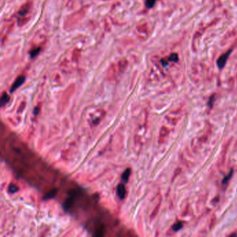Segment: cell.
Here are the masks:
<instances>
[{"label":"cell","instance_id":"obj_1","mask_svg":"<svg viewBox=\"0 0 237 237\" xmlns=\"http://www.w3.org/2000/svg\"><path fill=\"white\" fill-rule=\"evenodd\" d=\"M88 9H89L88 6H84L79 9V11H75L74 13L69 15L64 22L65 29L68 31L72 29L78 24V22H79L84 18L87 12Z\"/></svg>","mask_w":237,"mask_h":237},{"label":"cell","instance_id":"obj_2","mask_svg":"<svg viewBox=\"0 0 237 237\" xmlns=\"http://www.w3.org/2000/svg\"><path fill=\"white\" fill-rule=\"evenodd\" d=\"M32 5H33L32 1H28L27 2H26L22 7L20 8V10L18 11V15L21 17H24V15H26L29 12L31 9L32 7Z\"/></svg>","mask_w":237,"mask_h":237},{"label":"cell","instance_id":"obj_3","mask_svg":"<svg viewBox=\"0 0 237 237\" xmlns=\"http://www.w3.org/2000/svg\"><path fill=\"white\" fill-rule=\"evenodd\" d=\"M231 52H232V50H229L227 52L223 54V55H221V56L219 57L217 61V65L218 66L219 68H224L225 64H226L227 59H228V57L230 54Z\"/></svg>","mask_w":237,"mask_h":237},{"label":"cell","instance_id":"obj_4","mask_svg":"<svg viewBox=\"0 0 237 237\" xmlns=\"http://www.w3.org/2000/svg\"><path fill=\"white\" fill-rule=\"evenodd\" d=\"M24 81H25V76L24 75H21L20 76H18V77L15 79V81H14V83L13 84L10 90L11 93H13V92H14L15 90L18 89L21 85H22V84H24Z\"/></svg>","mask_w":237,"mask_h":237},{"label":"cell","instance_id":"obj_5","mask_svg":"<svg viewBox=\"0 0 237 237\" xmlns=\"http://www.w3.org/2000/svg\"><path fill=\"white\" fill-rule=\"evenodd\" d=\"M117 194L120 199H124L126 195V189L123 184L120 183L117 187Z\"/></svg>","mask_w":237,"mask_h":237},{"label":"cell","instance_id":"obj_6","mask_svg":"<svg viewBox=\"0 0 237 237\" xmlns=\"http://www.w3.org/2000/svg\"><path fill=\"white\" fill-rule=\"evenodd\" d=\"M127 66H128V61L127 60H126V59H122V60L118 61V69H119L120 71L121 72L124 71V70L127 68Z\"/></svg>","mask_w":237,"mask_h":237},{"label":"cell","instance_id":"obj_7","mask_svg":"<svg viewBox=\"0 0 237 237\" xmlns=\"http://www.w3.org/2000/svg\"><path fill=\"white\" fill-rule=\"evenodd\" d=\"M81 56V51L79 49H75L72 52V60L75 62H77L79 61Z\"/></svg>","mask_w":237,"mask_h":237},{"label":"cell","instance_id":"obj_8","mask_svg":"<svg viewBox=\"0 0 237 237\" xmlns=\"http://www.w3.org/2000/svg\"><path fill=\"white\" fill-rule=\"evenodd\" d=\"M130 174H131V170L130 169H127L123 173H122V180L124 181V182H125V183L127 182Z\"/></svg>","mask_w":237,"mask_h":237},{"label":"cell","instance_id":"obj_9","mask_svg":"<svg viewBox=\"0 0 237 237\" xmlns=\"http://www.w3.org/2000/svg\"><path fill=\"white\" fill-rule=\"evenodd\" d=\"M41 50V47H36V48H34L33 49H31L30 51V55L31 58H34V57L37 56L38 55V54L40 53V51Z\"/></svg>","mask_w":237,"mask_h":237},{"label":"cell","instance_id":"obj_10","mask_svg":"<svg viewBox=\"0 0 237 237\" xmlns=\"http://www.w3.org/2000/svg\"><path fill=\"white\" fill-rule=\"evenodd\" d=\"M29 18H30L29 17H22H22H20V18H19L18 20L19 26L24 25V24L29 20Z\"/></svg>","mask_w":237,"mask_h":237},{"label":"cell","instance_id":"obj_11","mask_svg":"<svg viewBox=\"0 0 237 237\" xmlns=\"http://www.w3.org/2000/svg\"><path fill=\"white\" fill-rule=\"evenodd\" d=\"M9 101V96L8 95L7 93H4L2 95H1V106H4V105L6 104V103Z\"/></svg>","mask_w":237,"mask_h":237},{"label":"cell","instance_id":"obj_12","mask_svg":"<svg viewBox=\"0 0 237 237\" xmlns=\"http://www.w3.org/2000/svg\"><path fill=\"white\" fill-rule=\"evenodd\" d=\"M156 1V0H146V1H145V6L148 9H151V8H152L154 4H155Z\"/></svg>","mask_w":237,"mask_h":237},{"label":"cell","instance_id":"obj_13","mask_svg":"<svg viewBox=\"0 0 237 237\" xmlns=\"http://www.w3.org/2000/svg\"><path fill=\"white\" fill-rule=\"evenodd\" d=\"M56 191H57L56 190V189H53V190L51 191V192H49V193H48L47 194V196L45 197V199H49V198H53V197H54L55 195H56Z\"/></svg>","mask_w":237,"mask_h":237},{"label":"cell","instance_id":"obj_14","mask_svg":"<svg viewBox=\"0 0 237 237\" xmlns=\"http://www.w3.org/2000/svg\"><path fill=\"white\" fill-rule=\"evenodd\" d=\"M178 60H179L178 55H177V54H171V56L169 57V61H173V62H177Z\"/></svg>","mask_w":237,"mask_h":237},{"label":"cell","instance_id":"obj_15","mask_svg":"<svg viewBox=\"0 0 237 237\" xmlns=\"http://www.w3.org/2000/svg\"><path fill=\"white\" fill-rule=\"evenodd\" d=\"M181 227H182V223H181V222H178V223H177L176 224L173 225V229L175 231H177V230H179V229H181Z\"/></svg>","mask_w":237,"mask_h":237},{"label":"cell","instance_id":"obj_16","mask_svg":"<svg viewBox=\"0 0 237 237\" xmlns=\"http://www.w3.org/2000/svg\"><path fill=\"white\" fill-rule=\"evenodd\" d=\"M18 187L15 186V185L11 184V185H10V186H9V192H10V193H13L16 192V191H18Z\"/></svg>","mask_w":237,"mask_h":237},{"label":"cell","instance_id":"obj_17","mask_svg":"<svg viewBox=\"0 0 237 237\" xmlns=\"http://www.w3.org/2000/svg\"><path fill=\"white\" fill-rule=\"evenodd\" d=\"M232 172H231V173H229V175L228 176H227V177H225V178L224 179V180H223V183H225V182H227V180H228V179H229V178H230V177H231V176H232Z\"/></svg>","mask_w":237,"mask_h":237},{"label":"cell","instance_id":"obj_18","mask_svg":"<svg viewBox=\"0 0 237 237\" xmlns=\"http://www.w3.org/2000/svg\"><path fill=\"white\" fill-rule=\"evenodd\" d=\"M72 1H73V0H68V3H67V5H68V6H69L70 7V6L72 5Z\"/></svg>","mask_w":237,"mask_h":237},{"label":"cell","instance_id":"obj_19","mask_svg":"<svg viewBox=\"0 0 237 237\" xmlns=\"http://www.w3.org/2000/svg\"><path fill=\"white\" fill-rule=\"evenodd\" d=\"M38 111H39V110H38V109L37 108V107H36V108H35V109L34 110V115H37Z\"/></svg>","mask_w":237,"mask_h":237}]
</instances>
